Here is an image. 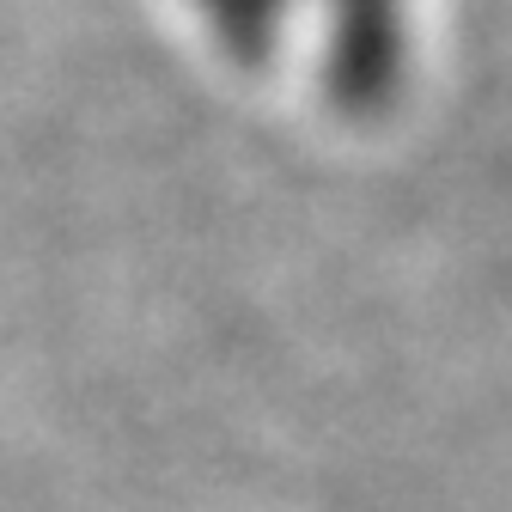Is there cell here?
Segmentation results:
<instances>
[{
    "instance_id": "obj_2",
    "label": "cell",
    "mask_w": 512,
    "mask_h": 512,
    "mask_svg": "<svg viewBox=\"0 0 512 512\" xmlns=\"http://www.w3.org/2000/svg\"><path fill=\"white\" fill-rule=\"evenodd\" d=\"M220 43L244 61H263L275 43V25L287 19V0H202Z\"/></svg>"
},
{
    "instance_id": "obj_1",
    "label": "cell",
    "mask_w": 512,
    "mask_h": 512,
    "mask_svg": "<svg viewBox=\"0 0 512 512\" xmlns=\"http://www.w3.org/2000/svg\"><path fill=\"white\" fill-rule=\"evenodd\" d=\"M403 80V0H330V92L342 110L391 104Z\"/></svg>"
}]
</instances>
